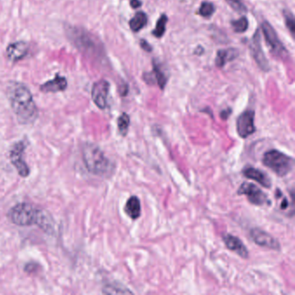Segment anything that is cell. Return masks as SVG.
I'll use <instances>...</instances> for the list:
<instances>
[{"label":"cell","mask_w":295,"mask_h":295,"mask_svg":"<svg viewBox=\"0 0 295 295\" xmlns=\"http://www.w3.org/2000/svg\"><path fill=\"white\" fill-rule=\"evenodd\" d=\"M10 103L22 124H31L37 119L38 109L30 89L21 82H10L7 88Z\"/></svg>","instance_id":"cell-1"},{"label":"cell","mask_w":295,"mask_h":295,"mask_svg":"<svg viewBox=\"0 0 295 295\" xmlns=\"http://www.w3.org/2000/svg\"><path fill=\"white\" fill-rule=\"evenodd\" d=\"M8 217L16 225H37L47 234L55 232V222L52 216L45 210L28 203H21L12 208Z\"/></svg>","instance_id":"cell-2"},{"label":"cell","mask_w":295,"mask_h":295,"mask_svg":"<svg viewBox=\"0 0 295 295\" xmlns=\"http://www.w3.org/2000/svg\"><path fill=\"white\" fill-rule=\"evenodd\" d=\"M82 156L86 167L91 173L97 176H106L112 170V164L103 152L94 144L83 146Z\"/></svg>","instance_id":"cell-3"},{"label":"cell","mask_w":295,"mask_h":295,"mask_svg":"<svg viewBox=\"0 0 295 295\" xmlns=\"http://www.w3.org/2000/svg\"><path fill=\"white\" fill-rule=\"evenodd\" d=\"M66 33L72 43L83 54L88 55H97L100 51L99 43L91 34L88 33L85 30L70 25L66 28Z\"/></svg>","instance_id":"cell-4"},{"label":"cell","mask_w":295,"mask_h":295,"mask_svg":"<svg viewBox=\"0 0 295 295\" xmlns=\"http://www.w3.org/2000/svg\"><path fill=\"white\" fill-rule=\"evenodd\" d=\"M265 166L269 168L279 176H284L292 170L294 160L277 150H270L265 153L262 159Z\"/></svg>","instance_id":"cell-5"},{"label":"cell","mask_w":295,"mask_h":295,"mask_svg":"<svg viewBox=\"0 0 295 295\" xmlns=\"http://www.w3.org/2000/svg\"><path fill=\"white\" fill-rule=\"evenodd\" d=\"M262 29L266 42L270 47L271 53L275 57L280 58V59L286 57L287 51H286V48L280 42L276 31H274L272 25L268 22L264 21L262 24Z\"/></svg>","instance_id":"cell-6"},{"label":"cell","mask_w":295,"mask_h":295,"mask_svg":"<svg viewBox=\"0 0 295 295\" xmlns=\"http://www.w3.org/2000/svg\"><path fill=\"white\" fill-rule=\"evenodd\" d=\"M27 144L25 141H19L13 146L10 152V159L13 166L18 170L19 175L23 178H27L30 175V168L24 159V153Z\"/></svg>","instance_id":"cell-7"},{"label":"cell","mask_w":295,"mask_h":295,"mask_svg":"<svg viewBox=\"0 0 295 295\" xmlns=\"http://www.w3.org/2000/svg\"><path fill=\"white\" fill-rule=\"evenodd\" d=\"M238 194L245 195L251 204L257 206H262L268 203V196L258 186L250 183H244L238 189Z\"/></svg>","instance_id":"cell-8"},{"label":"cell","mask_w":295,"mask_h":295,"mask_svg":"<svg viewBox=\"0 0 295 295\" xmlns=\"http://www.w3.org/2000/svg\"><path fill=\"white\" fill-rule=\"evenodd\" d=\"M255 112L253 110H247L238 117L237 129L239 136L243 139L248 138L256 132L255 127Z\"/></svg>","instance_id":"cell-9"},{"label":"cell","mask_w":295,"mask_h":295,"mask_svg":"<svg viewBox=\"0 0 295 295\" xmlns=\"http://www.w3.org/2000/svg\"><path fill=\"white\" fill-rule=\"evenodd\" d=\"M109 88V82L106 80L98 81L92 88V99L95 105L101 109H105L107 107Z\"/></svg>","instance_id":"cell-10"},{"label":"cell","mask_w":295,"mask_h":295,"mask_svg":"<svg viewBox=\"0 0 295 295\" xmlns=\"http://www.w3.org/2000/svg\"><path fill=\"white\" fill-rule=\"evenodd\" d=\"M250 238H252V240L259 246L264 247L273 250H280V243L270 234H268L261 228H252L250 231Z\"/></svg>","instance_id":"cell-11"},{"label":"cell","mask_w":295,"mask_h":295,"mask_svg":"<svg viewBox=\"0 0 295 295\" xmlns=\"http://www.w3.org/2000/svg\"><path fill=\"white\" fill-rule=\"evenodd\" d=\"M250 51H251V55H252L253 58L255 59L256 64H258L260 69H262L263 71H268L269 70V64H268L267 58L265 57L264 52L262 49L259 31H256V34L253 37L252 40H251Z\"/></svg>","instance_id":"cell-12"},{"label":"cell","mask_w":295,"mask_h":295,"mask_svg":"<svg viewBox=\"0 0 295 295\" xmlns=\"http://www.w3.org/2000/svg\"><path fill=\"white\" fill-rule=\"evenodd\" d=\"M28 53H29V45L27 43L23 41L11 43L7 46V57L10 61L13 63L21 61L22 59H24L28 55Z\"/></svg>","instance_id":"cell-13"},{"label":"cell","mask_w":295,"mask_h":295,"mask_svg":"<svg viewBox=\"0 0 295 295\" xmlns=\"http://www.w3.org/2000/svg\"><path fill=\"white\" fill-rule=\"evenodd\" d=\"M223 242L228 250L238 254L242 258L247 259L249 257V251L239 238L232 234H226L223 237Z\"/></svg>","instance_id":"cell-14"},{"label":"cell","mask_w":295,"mask_h":295,"mask_svg":"<svg viewBox=\"0 0 295 295\" xmlns=\"http://www.w3.org/2000/svg\"><path fill=\"white\" fill-rule=\"evenodd\" d=\"M68 87L67 79L64 76L56 75L54 79L40 86V90L43 93H56L64 91Z\"/></svg>","instance_id":"cell-15"},{"label":"cell","mask_w":295,"mask_h":295,"mask_svg":"<svg viewBox=\"0 0 295 295\" xmlns=\"http://www.w3.org/2000/svg\"><path fill=\"white\" fill-rule=\"evenodd\" d=\"M243 173L248 179L255 180L256 182L259 183L260 185H262L265 188H270L271 186H272V182H271L269 176L262 170H258L256 168H245L244 171H243Z\"/></svg>","instance_id":"cell-16"},{"label":"cell","mask_w":295,"mask_h":295,"mask_svg":"<svg viewBox=\"0 0 295 295\" xmlns=\"http://www.w3.org/2000/svg\"><path fill=\"white\" fill-rule=\"evenodd\" d=\"M125 212L132 219H138L141 215V206L140 199L133 196L128 199L125 205Z\"/></svg>","instance_id":"cell-17"},{"label":"cell","mask_w":295,"mask_h":295,"mask_svg":"<svg viewBox=\"0 0 295 295\" xmlns=\"http://www.w3.org/2000/svg\"><path fill=\"white\" fill-rule=\"evenodd\" d=\"M239 55L237 49H221L217 51L216 57V65L218 68H222L228 62H231Z\"/></svg>","instance_id":"cell-18"},{"label":"cell","mask_w":295,"mask_h":295,"mask_svg":"<svg viewBox=\"0 0 295 295\" xmlns=\"http://www.w3.org/2000/svg\"><path fill=\"white\" fill-rule=\"evenodd\" d=\"M147 24V16L143 12H139L136 13L134 18L129 21V26L134 32L140 31L143 29Z\"/></svg>","instance_id":"cell-19"},{"label":"cell","mask_w":295,"mask_h":295,"mask_svg":"<svg viewBox=\"0 0 295 295\" xmlns=\"http://www.w3.org/2000/svg\"><path fill=\"white\" fill-rule=\"evenodd\" d=\"M153 75H154L158 87L161 89H164V87L166 85V82H167V76H165L164 70L160 67V65L156 62H153Z\"/></svg>","instance_id":"cell-20"},{"label":"cell","mask_w":295,"mask_h":295,"mask_svg":"<svg viewBox=\"0 0 295 295\" xmlns=\"http://www.w3.org/2000/svg\"><path fill=\"white\" fill-rule=\"evenodd\" d=\"M168 18L165 14H162L160 18L158 19L156 24V27L154 31H152V34L154 35V37L160 38L163 37L164 32H165V28H166V24H167Z\"/></svg>","instance_id":"cell-21"},{"label":"cell","mask_w":295,"mask_h":295,"mask_svg":"<svg viewBox=\"0 0 295 295\" xmlns=\"http://www.w3.org/2000/svg\"><path fill=\"white\" fill-rule=\"evenodd\" d=\"M129 126H130V117L128 113H122L118 119V128H119L120 134H122V136H126L128 134Z\"/></svg>","instance_id":"cell-22"},{"label":"cell","mask_w":295,"mask_h":295,"mask_svg":"<svg viewBox=\"0 0 295 295\" xmlns=\"http://www.w3.org/2000/svg\"><path fill=\"white\" fill-rule=\"evenodd\" d=\"M231 25L235 32L243 33L244 31H246L247 29L249 27V22H248L246 17L243 16L238 20H233L231 22Z\"/></svg>","instance_id":"cell-23"},{"label":"cell","mask_w":295,"mask_h":295,"mask_svg":"<svg viewBox=\"0 0 295 295\" xmlns=\"http://www.w3.org/2000/svg\"><path fill=\"white\" fill-rule=\"evenodd\" d=\"M214 13H215V7H214L213 4L208 2V1L203 2L200 9L198 11L199 15L204 17V18H210L213 15Z\"/></svg>","instance_id":"cell-24"},{"label":"cell","mask_w":295,"mask_h":295,"mask_svg":"<svg viewBox=\"0 0 295 295\" xmlns=\"http://www.w3.org/2000/svg\"><path fill=\"white\" fill-rule=\"evenodd\" d=\"M283 15H284V18H285L286 27L288 28V30L291 32V34L293 35L294 34L295 24L294 18H293L292 13L290 11H288V10H284L283 11Z\"/></svg>","instance_id":"cell-25"},{"label":"cell","mask_w":295,"mask_h":295,"mask_svg":"<svg viewBox=\"0 0 295 295\" xmlns=\"http://www.w3.org/2000/svg\"><path fill=\"white\" fill-rule=\"evenodd\" d=\"M227 4L232 9L239 13H245L247 12L246 7L242 0H225Z\"/></svg>","instance_id":"cell-26"},{"label":"cell","mask_w":295,"mask_h":295,"mask_svg":"<svg viewBox=\"0 0 295 295\" xmlns=\"http://www.w3.org/2000/svg\"><path fill=\"white\" fill-rule=\"evenodd\" d=\"M140 47L147 52L152 51V46L150 45L149 43L146 42V40H140Z\"/></svg>","instance_id":"cell-27"},{"label":"cell","mask_w":295,"mask_h":295,"mask_svg":"<svg viewBox=\"0 0 295 295\" xmlns=\"http://www.w3.org/2000/svg\"><path fill=\"white\" fill-rule=\"evenodd\" d=\"M130 6L133 9H137L142 6V2L140 0H130Z\"/></svg>","instance_id":"cell-28"},{"label":"cell","mask_w":295,"mask_h":295,"mask_svg":"<svg viewBox=\"0 0 295 295\" xmlns=\"http://www.w3.org/2000/svg\"><path fill=\"white\" fill-rule=\"evenodd\" d=\"M231 113V110L228 109L227 111L224 110V111H222V113H221V117H222V120H226L228 118L229 114Z\"/></svg>","instance_id":"cell-29"}]
</instances>
